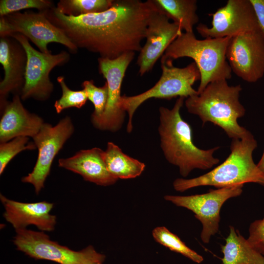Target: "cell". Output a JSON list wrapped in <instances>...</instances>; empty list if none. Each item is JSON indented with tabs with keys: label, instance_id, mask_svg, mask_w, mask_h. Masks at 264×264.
<instances>
[{
	"label": "cell",
	"instance_id": "277c9868",
	"mask_svg": "<svg viewBox=\"0 0 264 264\" xmlns=\"http://www.w3.org/2000/svg\"><path fill=\"white\" fill-rule=\"evenodd\" d=\"M257 147V142L252 133L242 139H232L230 153L223 162L198 177L176 179L173 182L174 189L182 192L199 186L221 188L251 182L264 186V174L252 157Z\"/></svg>",
	"mask_w": 264,
	"mask_h": 264
},
{
	"label": "cell",
	"instance_id": "5bb4252c",
	"mask_svg": "<svg viewBox=\"0 0 264 264\" xmlns=\"http://www.w3.org/2000/svg\"><path fill=\"white\" fill-rule=\"evenodd\" d=\"M211 26L200 23L198 32L205 39L231 37L261 28L250 0H228L215 13Z\"/></svg>",
	"mask_w": 264,
	"mask_h": 264
},
{
	"label": "cell",
	"instance_id": "484cf974",
	"mask_svg": "<svg viewBox=\"0 0 264 264\" xmlns=\"http://www.w3.org/2000/svg\"><path fill=\"white\" fill-rule=\"evenodd\" d=\"M36 148L34 142H29V138L25 136L16 137L0 144V174L1 175L9 162L20 152L25 150Z\"/></svg>",
	"mask_w": 264,
	"mask_h": 264
},
{
	"label": "cell",
	"instance_id": "d4e9b609",
	"mask_svg": "<svg viewBox=\"0 0 264 264\" xmlns=\"http://www.w3.org/2000/svg\"><path fill=\"white\" fill-rule=\"evenodd\" d=\"M57 80L62 90L61 97L56 100L54 104L57 113H60L63 110L69 108L80 109L85 105L88 97L84 89L76 91L71 90L66 85L65 78L62 76L57 77Z\"/></svg>",
	"mask_w": 264,
	"mask_h": 264
},
{
	"label": "cell",
	"instance_id": "cb8c5ba5",
	"mask_svg": "<svg viewBox=\"0 0 264 264\" xmlns=\"http://www.w3.org/2000/svg\"><path fill=\"white\" fill-rule=\"evenodd\" d=\"M152 234L156 242L170 250L179 253L196 263L200 264L203 262L202 256L188 247L178 237L165 227L155 228Z\"/></svg>",
	"mask_w": 264,
	"mask_h": 264
},
{
	"label": "cell",
	"instance_id": "7a4b0ae2",
	"mask_svg": "<svg viewBox=\"0 0 264 264\" xmlns=\"http://www.w3.org/2000/svg\"><path fill=\"white\" fill-rule=\"evenodd\" d=\"M185 98L179 97L172 109H159L158 132L160 145L166 160L179 168L180 175L186 177L194 169L207 170L220 162L214 153L220 147L201 149L193 141L190 125L181 117L180 110Z\"/></svg>",
	"mask_w": 264,
	"mask_h": 264
},
{
	"label": "cell",
	"instance_id": "6da1fadb",
	"mask_svg": "<svg viewBox=\"0 0 264 264\" xmlns=\"http://www.w3.org/2000/svg\"><path fill=\"white\" fill-rule=\"evenodd\" d=\"M157 8L154 0H114L109 9L100 13L67 16L54 6L45 12L78 48L114 59L140 51L149 20Z\"/></svg>",
	"mask_w": 264,
	"mask_h": 264
},
{
	"label": "cell",
	"instance_id": "7402d4cb",
	"mask_svg": "<svg viewBox=\"0 0 264 264\" xmlns=\"http://www.w3.org/2000/svg\"><path fill=\"white\" fill-rule=\"evenodd\" d=\"M158 7L185 32H193L199 21L196 0H154Z\"/></svg>",
	"mask_w": 264,
	"mask_h": 264
},
{
	"label": "cell",
	"instance_id": "1f68e13d",
	"mask_svg": "<svg viewBox=\"0 0 264 264\" xmlns=\"http://www.w3.org/2000/svg\"><path fill=\"white\" fill-rule=\"evenodd\" d=\"M105 259L96 260L92 261H90L86 263L79 264H103Z\"/></svg>",
	"mask_w": 264,
	"mask_h": 264
},
{
	"label": "cell",
	"instance_id": "5b68a950",
	"mask_svg": "<svg viewBox=\"0 0 264 264\" xmlns=\"http://www.w3.org/2000/svg\"><path fill=\"white\" fill-rule=\"evenodd\" d=\"M230 38L198 40L194 32H182L163 56L173 60L182 57L193 59L200 73L198 94L211 82L231 78L232 70L226 57Z\"/></svg>",
	"mask_w": 264,
	"mask_h": 264
},
{
	"label": "cell",
	"instance_id": "8fae6325",
	"mask_svg": "<svg viewBox=\"0 0 264 264\" xmlns=\"http://www.w3.org/2000/svg\"><path fill=\"white\" fill-rule=\"evenodd\" d=\"M134 55L135 52H129L114 59L98 58L99 72L106 79L108 86V98L103 113L98 117L91 118L96 129L115 132L121 128L126 114L120 105L121 85Z\"/></svg>",
	"mask_w": 264,
	"mask_h": 264
},
{
	"label": "cell",
	"instance_id": "603a6c76",
	"mask_svg": "<svg viewBox=\"0 0 264 264\" xmlns=\"http://www.w3.org/2000/svg\"><path fill=\"white\" fill-rule=\"evenodd\" d=\"M114 0H61L56 7L67 16H78L109 9Z\"/></svg>",
	"mask_w": 264,
	"mask_h": 264
},
{
	"label": "cell",
	"instance_id": "8992f818",
	"mask_svg": "<svg viewBox=\"0 0 264 264\" xmlns=\"http://www.w3.org/2000/svg\"><path fill=\"white\" fill-rule=\"evenodd\" d=\"M173 60L162 56L161 59L162 74L154 87L138 95L121 96L120 105L128 114L127 132L132 130L133 115L143 103L150 98L170 100L176 97L185 98L198 94L193 86L200 80V71L193 62L186 67L180 68L174 66Z\"/></svg>",
	"mask_w": 264,
	"mask_h": 264
},
{
	"label": "cell",
	"instance_id": "f546056e",
	"mask_svg": "<svg viewBox=\"0 0 264 264\" xmlns=\"http://www.w3.org/2000/svg\"><path fill=\"white\" fill-rule=\"evenodd\" d=\"M260 26L264 34V0H250Z\"/></svg>",
	"mask_w": 264,
	"mask_h": 264
},
{
	"label": "cell",
	"instance_id": "f1b7e54d",
	"mask_svg": "<svg viewBox=\"0 0 264 264\" xmlns=\"http://www.w3.org/2000/svg\"><path fill=\"white\" fill-rule=\"evenodd\" d=\"M247 240L254 249L264 255V217L250 224Z\"/></svg>",
	"mask_w": 264,
	"mask_h": 264
},
{
	"label": "cell",
	"instance_id": "4fadbf2b",
	"mask_svg": "<svg viewBox=\"0 0 264 264\" xmlns=\"http://www.w3.org/2000/svg\"><path fill=\"white\" fill-rule=\"evenodd\" d=\"M74 131L72 120L66 116L54 126L44 123L38 133L32 138L38 150V156L32 171L22 177V181L32 184L37 194L44 187L55 156Z\"/></svg>",
	"mask_w": 264,
	"mask_h": 264
},
{
	"label": "cell",
	"instance_id": "3957f363",
	"mask_svg": "<svg viewBox=\"0 0 264 264\" xmlns=\"http://www.w3.org/2000/svg\"><path fill=\"white\" fill-rule=\"evenodd\" d=\"M242 90L241 85L230 86L225 79L214 81L200 93L187 98L185 105L189 113L199 117L202 125L211 122L232 139H242L251 133L238 122L245 113L240 101Z\"/></svg>",
	"mask_w": 264,
	"mask_h": 264
},
{
	"label": "cell",
	"instance_id": "ac0fdd59",
	"mask_svg": "<svg viewBox=\"0 0 264 264\" xmlns=\"http://www.w3.org/2000/svg\"><path fill=\"white\" fill-rule=\"evenodd\" d=\"M20 94L14 95L2 109L0 142L4 143L19 136L33 138L44 124L39 115L29 112L23 106Z\"/></svg>",
	"mask_w": 264,
	"mask_h": 264
},
{
	"label": "cell",
	"instance_id": "44dd1931",
	"mask_svg": "<svg viewBox=\"0 0 264 264\" xmlns=\"http://www.w3.org/2000/svg\"><path fill=\"white\" fill-rule=\"evenodd\" d=\"M104 159L108 172L117 179L136 177L145 168L144 163L125 154L112 142L107 143Z\"/></svg>",
	"mask_w": 264,
	"mask_h": 264
},
{
	"label": "cell",
	"instance_id": "9c48e42d",
	"mask_svg": "<svg viewBox=\"0 0 264 264\" xmlns=\"http://www.w3.org/2000/svg\"><path fill=\"white\" fill-rule=\"evenodd\" d=\"M13 242L17 249L36 259L51 261L60 264H79L105 259L89 245L78 251L51 241L43 232L26 229L16 230Z\"/></svg>",
	"mask_w": 264,
	"mask_h": 264
},
{
	"label": "cell",
	"instance_id": "2e32d148",
	"mask_svg": "<svg viewBox=\"0 0 264 264\" xmlns=\"http://www.w3.org/2000/svg\"><path fill=\"white\" fill-rule=\"evenodd\" d=\"M0 63L4 71V78L0 83L1 110L8 102L9 94H20L25 82L26 53L22 45L12 36L0 37Z\"/></svg>",
	"mask_w": 264,
	"mask_h": 264
},
{
	"label": "cell",
	"instance_id": "52a82bcc",
	"mask_svg": "<svg viewBox=\"0 0 264 264\" xmlns=\"http://www.w3.org/2000/svg\"><path fill=\"white\" fill-rule=\"evenodd\" d=\"M0 33L4 37L21 34L43 53L51 52L47 47L50 43L61 44L72 53H76L78 49L61 29L49 21L45 11L15 12L3 16L0 21Z\"/></svg>",
	"mask_w": 264,
	"mask_h": 264
},
{
	"label": "cell",
	"instance_id": "d6986e66",
	"mask_svg": "<svg viewBox=\"0 0 264 264\" xmlns=\"http://www.w3.org/2000/svg\"><path fill=\"white\" fill-rule=\"evenodd\" d=\"M104 151L99 148L81 150L73 156L59 160V166L81 175L87 181L109 186L118 180L108 172L104 159Z\"/></svg>",
	"mask_w": 264,
	"mask_h": 264
},
{
	"label": "cell",
	"instance_id": "9a60e30c",
	"mask_svg": "<svg viewBox=\"0 0 264 264\" xmlns=\"http://www.w3.org/2000/svg\"><path fill=\"white\" fill-rule=\"evenodd\" d=\"M170 20L158 6L152 14L146 31V43L136 62L140 76L152 69L170 44L182 33L179 25Z\"/></svg>",
	"mask_w": 264,
	"mask_h": 264
},
{
	"label": "cell",
	"instance_id": "30bf717a",
	"mask_svg": "<svg viewBox=\"0 0 264 264\" xmlns=\"http://www.w3.org/2000/svg\"><path fill=\"white\" fill-rule=\"evenodd\" d=\"M243 186L239 185L210 189L205 194L187 196L166 195L164 198L176 206L185 208L194 213L202 225L201 239L204 243H208L212 236L219 231L222 205L228 199L241 195Z\"/></svg>",
	"mask_w": 264,
	"mask_h": 264
},
{
	"label": "cell",
	"instance_id": "4316f807",
	"mask_svg": "<svg viewBox=\"0 0 264 264\" xmlns=\"http://www.w3.org/2000/svg\"><path fill=\"white\" fill-rule=\"evenodd\" d=\"M82 87L86 92L88 99L94 107L91 118L100 116L105 110L108 101V86L107 82L103 86L97 87L94 85L92 80H86L83 82Z\"/></svg>",
	"mask_w": 264,
	"mask_h": 264
},
{
	"label": "cell",
	"instance_id": "ba28073f",
	"mask_svg": "<svg viewBox=\"0 0 264 264\" xmlns=\"http://www.w3.org/2000/svg\"><path fill=\"white\" fill-rule=\"evenodd\" d=\"M10 36L22 45L27 55L25 82L20 94L21 99L46 100L54 89L49 74L55 66L67 63L69 60V54L66 51L56 54L43 53L33 48L23 35L15 33Z\"/></svg>",
	"mask_w": 264,
	"mask_h": 264
},
{
	"label": "cell",
	"instance_id": "e0dca14e",
	"mask_svg": "<svg viewBox=\"0 0 264 264\" xmlns=\"http://www.w3.org/2000/svg\"><path fill=\"white\" fill-rule=\"evenodd\" d=\"M0 199L5 211L3 217L16 230L26 229L31 224L42 231H52L55 228L56 217L50 214L54 204L45 201L24 203L7 198L0 194Z\"/></svg>",
	"mask_w": 264,
	"mask_h": 264
},
{
	"label": "cell",
	"instance_id": "4dcf8cb0",
	"mask_svg": "<svg viewBox=\"0 0 264 264\" xmlns=\"http://www.w3.org/2000/svg\"><path fill=\"white\" fill-rule=\"evenodd\" d=\"M257 165L259 169L264 174V152L261 159Z\"/></svg>",
	"mask_w": 264,
	"mask_h": 264
},
{
	"label": "cell",
	"instance_id": "ffe728a7",
	"mask_svg": "<svg viewBox=\"0 0 264 264\" xmlns=\"http://www.w3.org/2000/svg\"><path fill=\"white\" fill-rule=\"evenodd\" d=\"M225 245L221 246L223 264H264V256L254 249L238 230L229 226Z\"/></svg>",
	"mask_w": 264,
	"mask_h": 264
},
{
	"label": "cell",
	"instance_id": "7c38bea8",
	"mask_svg": "<svg viewBox=\"0 0 264 264\" xmlns=\"http://www.w3.org/2000/svg\"><path fill=\"white\" fill-rule=\"evenodd\" d=\"M226 57L233 71L249 83L264 75V34L261 28L230 38Z\"/></svg>",
	"mask_w": 264,
	"mask_h": 264
},
{
	"label": "cell",
	"instance_id": "83f0119b",
	"mask_svg": "<svg viewBox=\"0 0 264 264\" xmlns=\"http://www.w3.org/2000/svg\"><path fill=\"white\" fill-rule=\"evenodd\" d=\"M54 6L53 2L47 0H1L0 17L18 12L23 9L36 8L40 11L47 10Z\"/></svg>",
	"mask_w": 264,
	"mask_h": 264
}]
</instances>
